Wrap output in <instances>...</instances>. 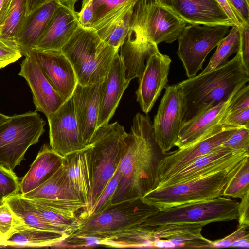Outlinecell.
<instances>
[{"instance_id":"obj_58","label":"cell","mask_w":249,"mask_h":249,"mask_svg":"<svg viewBox=\"0 0 249 249\" xmlns=\"http://www.w3.org/2000/svg\"><path fill=\"white\" fill-rule=\"evenodd\" d=\"M3 203H4L3 202H2V201H1V200H0V205H2V204H3Z\"/></svg>"},{"instance_id":"obj_35","label":"cell","mask_w":249,"mask_h":249,"mask_svg":"<svg viewBox=\"0 0 249 249\" xmlns=\"http://www.w3.org/2000/svg\"><path fill=\"white\" fill-rule=\"evenodd\" d=\"M249 192V156L242 161L237 171L227 183L223 196L242 198Z\"/></svg>"},{"instance_id":"obj_15","label":"cell","mask_w":249,"mask_h":249,"mask_svg":"<svg viewBox=\"0 0 249 249\" xmlns=\"http://www.w3.org/2000/svg\"><path fill=\"white\" fill-rule=\"evenodd\" d=\"M106 80L83 86L77 83L71 96L79 134L84 145H89L97 130L100 105Z\"/></svg>"},{"instance_id":"obj_33","label":"cell","mask_w":249,"mask_h":249,"mask_svg":"<svg viewBox=\"0 0 249 249\" xmlns=\"http://www.w3.org/2000/svg\"><path fill=\"white\" fill-rule=\"evenodd\" d=\"M240 42L239 27L232 26L228 34L217 46V49L207 66L199 74L209 72L224 65L231 55L239 52Z\"/></svg>"},{"instance_id":"obj_57","label":"cell","mask_w":249,"mask_h":249,"mask_svg":"<svg viewBox=\"0 0 249 249\" xmlns=\"http://www.w3.org/2000/svg\"><path fill=\"white\" fill-rule=\"evenodd\" d=\"M0 245H3V240L2 239V238L0 237Z\"/></svg>"},{"instance_id":"obj_43","label":"cell","mask_w":249,"mask_h":249,"mask_svg":"<svg viewBox=\"0 0 249 249\" xmlns=\"http://www.w3.org/2000/svg\"><path fill=\"white\" fill-rule=\"evenodd\" d=\"M220 123L230 127L249 128V108L225 114Z\"/></svg>"},{"instance_id":"obj_51","label":"cell","mask_w":249,"mask_h":249,"mask_svg":"<svg viewBox=\"0 0 249 249\" xmlns=\"http://www.w3.org/2000/svg\"><path fill=\"white\" fill-rule=\"evenodd\" d=\"M242 17L246 23L249 24V3L246 0H228Z\"/></svg>"},{"instance_id":"obj_19","label":"cell","mask_w":249,"mask_h":249,"mask_svg":"<svg viewBox=\"0 0 249 249\" xmlns=\"http://www.w3.org/2000/svg\"><path fill=\"white\" fill-rule=\"evenodd\" d=\"M163 1L187 24L235 26L216 0Z\"/></svg>"},{"instance_id":"obj_6","label":"cell","mask_w":249,"mask_h":249,"mask_svg":"<svg viewBox=\"0 0 249 249\" xmlns=\"http://www.w3.org/2000/svg\"><path fill=\"white\" fill-rule=\"evenodd\" d=\"M186 25L162 0H138L127 35L157 45L171 43L178 39Z\"/></svg>"},{"instance_id":"obj_27","label":"cell","mask_w":249,"mask_h":249,"mask_svg":"<svg viewBox=\"0 0 249 249\" xmlns=\"http://www.w3.org/2000/svg\"><path fill=\"white\" fill-rule=\"evenodd\" d=\"M63 159L50 146L44 144L20 182V193H28L44 183L62 165Z\"/></svg>"},{"instance_id":"obj_59","label":"cell","mask_w":249,"mask_h":249,"mask_svg":"<svg viewBox=\"0 0 249 249\" xmlns=\"http://www.w3.org/2000/svg\"><path fill=\"white\" fill-rule=\"evenodd\" d=\"M246 0V1H247L248 3H249V0Z\"/></svg>"},{"instance_id":"obj_46","label":"cell","mask_w":249,"mask_h":249,"mask_svg":"<svg viewBox=\"0 0 249 249\" xmlns=\"http://www.w3.org/2000/svg\"><path fill=\"white\" fill-rule=\"evenodd\" d=\"M239 30L240 42L238 53L241 55L245 68L249 71V24H244Z\"/></svg>"},{"instance_id":"obj_31","label":"cell","mask_w":249,"mask_h":249,"mask_svg":"<svg viewBox=\"0 0 249 249\" xmlns=\"http://www.w3.org/2000/svg\"><path fill=\"white\" fill-rule=\"evenodd\" d=\"M7 203L14 214L31 226L70 235L71 231L65 228L51 223L39 216L35 211L30 199L24 198L20 193L6 199Z\"/></svg>"},{"instance_id":"obj_16","label":"cell","mask_w":249,"mask_h":249,"mask_svg":"<svg viewBox=\"0 0 249 249\" xmlns=\"http://www.w3.org/2000/svg\"><path fill=\"white\" fill-rule=\"evenodd\" d=\"M171 61L169 56L162 54L159 50L148 58L136 92L137 101L144 113L150 111L165 87Z\"/></svg>"},{"instance_id":"obj_54","label":"cell","mask_w":249,"mask_h":249,"mask_svg":"<svg viewBox=\"0 0 249 249\" xmlns=\"http://www.w3.org/2000/svg\"><path fill=\"white\" fill-rule=\"evenodd\" d=\"M231 247H242L249 248V234L239 238L234 242Z\"/></svg>"},{"instance_id":"obj_20","label":"cell","mask_w":249,"mask_h":249,"mask_svg":"<svg viewBox=\"0 0 249 249\" xmlns=\"http://www.w3.org/2000/svg\"><path fill=\"white\" fill-rule=\"evenodd\" d=\"M204 226L198 223H179L153 226L158 239L156 248H213L212 241L202 235Z\"/></svg>"},{"instance_id":"obj_36","label":"cell","mask_w":249,"mask_h":249,"mask_svg":"<svg viewBox=\"0 0 249 249\" xmlns=\"http://www.w3.org/2000/svg\"><path fill=\"white\" fill-rule=\"evenodd\" d=\"M26 13L25 0H14L6 20L0 27V33L17 39L26 16Z\"/></svg>"},{"instance_id":"obj_41","label":"cell","mask_w":249,"mask_h":249,"mask_svg":"<svg viewBox=\"0 0 249 249\" xmlns=\"http://www.w3.org/2000/svg\"><path fill=\"white\" fill-rule=\"evenodd\" d=\"M102 238L95 236L69 235L54 247L57 248H93L102 245Z\"/></svg>"},{"instance_id":"obj_24","label":"cell","mask_w":249,"mask_h":249,"mask_svg":"<svg viewBox=\"0 0 249 249\" xmlns=\"http://www.w3.org/2000/svg\"><path fill=\"white\" fill-rule=\"evenodd\" d=\"M63 164L66 167L70 182L78 197L86 205L79 218L88 216L91 195L92 182L88 158L86 148L64 157Z\"/></svg>"},{"instance_id":"obj_53","label":"cell","mask_w":249,"mask_h":249,"mask_svg":"<svg viewBox=\"0 0 249 249\" xmlns=\"http://www.w3.org/2000/svg\"><path fill=\"white\" fill-rule=\"evenodd\" d=\"M51 0H25L26 7V15H30L41 6Z\"/></svg>"},{"instance_id":"obj_34","label":"cell","mask_w":249,"mask_h":249,"mask_svg":"<svg viewBox=\"0 0 249 249\" xmlns=\"http://www.w3.org/2000/svg\"><path fill=\"white\" fill-rule=\"evenodd\" d=\"M133 10V9L129 11L117 21L96 31L101 39L108 44L119 48L129 31Z\"/></svg>"},{"instance_id":"obj_30","label":"cell","mask_w":249,"mask_h":249,"mask_svg":"<svg viewBox=\"0 0 249 249\" xmlns=\"http://www.w3.org/2000/svg\"><path fill=\"white\" fill-rule=\"evenodd\" d=\"M157 240L153 227L141 224L102 238V246L115 248H156Z\"/></svg>"},{"instance_id":"obj_11","label":"cell","mask_w":249,"mask_h":249,"mask_svg":"<svg viewBox=\"0 0 249 249\" xmlns=\"http://www.w3.org/2000/svg\"><path fill=\"white\" fill-rule=\"evenodd\" d=\"M165 88L152 124L156 142L166 154L175 146L183 123L185 99L178 84Z\"/></svg>"},{"instance_id":"obj_56","label":"cell","mask_w":249,"mask_h":249,"mask_svg":"<svg viewBox=\"0 0 249 249\" xmlns=\"http://www.w3.org/2000/svg\"><path fill=\"white\" fill-rule=\"evenodd\" d=\"M10 118V116H8L0 113V125L9 120Z\"/></svg>"},{"instance_id":"obj_5","label":"cell","mask_w":249,"mask_h":249,"mask_svg":"<svg viewBox=\"0 0 249 249\" xmlns=\"http://www.w3.org/2000/svg\"><path fill=\"white\" fill-rule=\"evenodd\" d=\"M244 159L223 169L209 172L186 182L156 188L142 199L159 210H162L222 196L227 183L237 171Z\"/></svg>"},{"instance_id":"obj_1","label":"cell","mask_w":249,"mask_h":249,"mask_svg":"<svg viewBox=\"0 0 249 249\" xmlns=\"http://www.w3.org/2000/svg\"><path fill=\"white\" fill-rule=\"evenodd\" d=\"M165 154L157 144L149 117L133 120L126 151L118 167L120 178L111 204L142 198L159 184L158 167Z\"/></svg>"},{"instance_id":"obj_50","label":"cell","mask_w":249,"mask_h":249,"mask_svg":"<svg viewBox=\"0 0 249 249\" xmlns=\"http://www.w3.org/2000/svg\"><path fill=\"white\" fill-rule=\"evenodd\" d=\"M238 206V226L249 227V192L241 199Z\"/></svg>"},{"instance_id":"obj_7","label":"cell","mask_w":249,"mask_h":249,"mask_svg":"<svg viewBox=\"0 0 249 249\" xmlns=\"http://www.w3.org/2000/svg\"><path fill=\"white\" fill-rule=\"evenodd\" d=\"M159 210L142 198L110 204L98 213L79 218L78 228L70 235L107 238L141 225Z\"/></svg>"},{"instance_id":"obj_42","label":"cell","mask_w":249,"mask_h":249,"mask_svg":"<svg viewBox=\"0 0 249 249\" xmlns=\"http://www.w3.org/2000/svg\"><path fill=\"white\" fill-rule=\"evenodd\" d=\"M221 145L232 150H241L249 153V128H238Z\"/></svg>"},{"instance_id":"obj_60","label":"cell","mask_w":249,"mask_h":249,"mask_svg":"<svg viewBox=\"0 0 249 249\" xmlns=\"http://www.w3.org/2000/svg\"><path fill=\"white\" fill-rule=\"evenodd\" d=\"M163 0V1H165V0Z\"/></svg>"},{"instance_id":"obj_8","label":"cell","mask_w":249,"mask_h":249,"mask_svg":"<svg viewBox=\"0 0 249 249\" xmlns=\"http://www.w3.org/2000/svg\"><path fill=\"white\" fill-rule=\"evenodd\" d=\"M45 124L36 111H30L0 124V164L13 171L19 165L29 147L38 142Z\"/></svg>"},{"instance_id":"obj_12","label":"cell","mask_w":249,"mask_h":249,"mask_svg":"<svg viewBox=\"0 0 249 249\" xmlns=\"http://www.w3.org/2000/svg\"><path fill=\"white\" fill-rule=\"evenodd\" d=\"M238 128L220 123L195 143L166 153L158 167L159 184L221 145Z\"/></svg>"},{"instance_id":"obj_23","label":"cell","mask_w":249,"mask_h":249,"mask_svg":"<svg viewBox=\"0 0 249 249\" xmlns=\"http://www.w3.org/2000/svg\"><path fill=\"white\" fill-rule=\"evenodd\" d=\"M232 98L200 112L183 123L175 146L181 148L195 143L220 124Z\"/></svg>"},{"instance_id":"obj_49","label":"cell","mask_w":249,"mask_h":249,"mask_svg":"<svg viewBox=\"0 0 249 249\" xmlns=\"http://www.w3.org/2000/svg\"><path fill=\"white\" fill-rule=\"evenodd\" d=\"M216 1L235 26L241 27L246 23L228 0H216Z\"/></svg>"},{"instance_id":"obj_2","label":"cell","mask_w":249,"mask_h":249,"mask_svg":"<svg viewBox=\"0 0 249 249\" xmlns=\"http://www.w3.org/2000/svg\"><path fill=\"white\" fill-rule=\"evenodd\" d=\"M249 81L240 54L218 68L188 78L178 85L185 99L183 123L200 112L232 98Z\"/></svg>"},{"instance_id":"obj_21","label":"cell","mask_w":249,"mask_h":249,"mask_svg":"<svg viewBox=\"0 0 249 249\" xmlns=\"http://www.w3.org/2000/svg\"><path fill=\"white\" fill-rule=\"evenodd\" d=\"M79 26L77 12L60 4L33 48L60 50Z\"/></svg>"},{"instance_id":"obj_32","label":"cell","mask_w":249,"mask_h":249,"mask_svg":"<svg viewBox=\"0 0 249 249\" xmlns=\"http://www.w3.org/2000/svg\"><path fill=\"white\" fill-rule=\"evenodd\" d=\"M138 0H92L93 18L89 28L96 31L134 7Z\"/></svg>"},{"instance_id":"obj_40","label":"cell","mask_w":249,"mask_h":249,"mask_svg":"<svg viewBox=\"0 0 249 249\" xmlns=\"http://www.w3.org/2000/svg\"><path fill=\"white\" fill-rule=\"evenodd\" d=\"M120 178V174L117 169L92 207L88 216L100 213L111 204V198L117 187Z\"/></svg>"},{"instance_id":"obj_25","label":"cell","mask_w":249,"mask_h":249,"mask_svg":"<svg viewBox=\"0 0 249 249\" xmlns=\"http://www.w3.org/2000/svg\"><path fill=\"white\" fill-rule=\"evenodd\" d=\"M158 50L156 44L127 35L119 50L126 80L130 82L136 78L140 80L148 58Z\"/></svg>"},{"instance_id":"obj_22","label":"cell","mask_w":249,"mask_h":249,"mask_svg":"<svg viewBox=\"0 0 249 249\" xmlns=\"http://www.w3.org/2000/svg\"><path fill=\"white\" fill-rule=\"evenodd\" d=\"M129 83L125 79L123 65L118 53L113 60L106 79L101 99L97 128L108 124Z\"/></svg>"},{"instance_id":"obj_14","label":"cell","mask_w":249,"mask_h":249,"mask_svg":"<svg viewBox=\"0 0 249 249\" xmlns=\"http://www.w3.org/2000/svg\"><path fill=\"white\" fill-rule=\"evenodd\" d=\"M33 58L55 90L66 101L72 95L77 84L74 69L61 50L32 48L25 55Z\"/></svg>"},{"instance_id":"obj_28","label":"cell","mask_w":249,"mask_h":249,"mask_svg":"<svg viewBox=\"0 0 249 249\" xmlns=\"http://www.w3.org/2000/svg\"><path fill=\"white\" fill-rule=\"evenodd\" d=\"M59 5L58 0H53L26 16L17 37L22 55L34 48Z\"/></svg>"},{"instance_id":"obj_52","label":"cell","mask_w":249,"mask_h":249,"mask_svg":"<svg viewBox=\"0 0 249 249\" xmlns=\"http://www.w3.org/2000/svg\"><path fill=\"white\" fill-rule=\"evenodd\" d=\"M14 0H0V27L6 20Z\"/></svg>"},{"instance_id":"obj_9","label":"cell","mask_w":249,"mask_h":249,"mask_svg":"<svg viewBox=\"0 0 249 249\" xmlns=\"http://www.w3.org/2000/svg\"><path fill=\"white\" fill-rule=\"evenodd\" d=\"M239 202L231 198L218 197L213 199L186 203L159 210L142 225L157 226L179 223H198L204 225L238 219Z\"/></svg>"},{"instance_id":"obj_17","label":"cell","mask_w":249,"mask_h":249,"mask_svg":"<svg viewBox=\"0 0 249 249\" xmlns=\"http://www.w3.org/2000/svg\"><path fill=\"white\" fill-rule=\"evenodd\" d=\"M249 155V153L245 151L232 150L220 145L159 183L157 188L183 183L223 169Z\"/></svg>"},{"instance_id":"obj_47","label":"cell","mask_w":249,"mask_h":249,"mask_svg":"<svg viewBox=\"0 0 249 249\" xmlns=\"http://www.w3.org/2000/svg\"><path fill=\"white\" fill-rule=\"evenodd\" d=\"M248 228L245 226H238V229L231 234L223 239L212 241L213 248L231 247L234 242L249 233Z\"/></svg>"},{"instance_id":"obj_26","label":"cell","mask_w":249,"mask_h":249,"mask_svg":"<svg viewBox=\"0 0 249 249\" xmlns=\"http://www.w3.org/2000/svg\"><path fill=\"white\" fill-rule=\"evenodd\" d=\"M69 235L36 228L15 215L12 229L3 240V246L22 247H54Z\"/></svg>"},{"instance_id":"obj_4","label":"cell","mask_w":249,"mask_h":249,"mask_svg":"<svg viewBox=\"0 0 249 249\" xmlns=\"http://www.w3.org/2000/svg\"><path fill=\"white\" fill-rule=\"evenodd\" d=\"M128 143V133L115 122L97 128L86 146L92 182L89 215L118 168Z\"/></svg>"},{"instance_id":"obj_13","label":"cell","mask_w":249,"mask_h":249,"mask_svg":"<svg viewBox=\"0 0 249 249\" xmlns=\"http://www.w3.org/2000/svg\"><path fill=\"white\" fill-rule=\"evenodd\" d=\"M47 118L53 150L64 157L86 147L79 134L71 96Z\"/></svg>"},{"instance_id":"obj_18","label":"cell","mask_w":249,"mask_h":249,"mask_svg":"<svg viewBox=\"0 0 249 249\" xmlns=\"http://www.w3.org/2000/svg\"><path fill=\"white\" fill-rule=\"evenodd\" d=\"M25 56L18 74L28 82L36 110L48 117L65 101L53 88L36 61L29 55Z\"/></svg>"},{"instance_id":"obj_39","label":"cell","mask_w":249,"mask_h":249,"mask_svg":"<svg viewBox=\"0 0 249 249\" xmlns=\"http://www.w3.org/2000/svg\"><path fill=\"white\" fill-rule=\"evenodd\" d=\"M22 56L17 39L0 33V69L17 61Z\"/></svg>"},{"instance_id":"obj_48","label":"cell","mask_w":249,"mask_h":249,"mask_svg":"<svg viewBox=\"0 0 249 249\" xmlns=\"http://www.w3.org/2000/svg\"><path fill=\"white\" fill-rule=\"evenodd\" d=\"M77 15L79 25L89 28L93 18L92 0H83L81 10Z\"/></svg>"},{"instance_id":"obj_38","label":"cell","mask_w":249,"mask_h":249,"mask_svg":"<svg viewBox=\"0 0 249 249\" xmlns=\"http://www.w3.org/2000/svg\"><path fill=\"white\" fill-rule=\"evenodd\" d=\"M20 193V182L13 170L0 164V200L4 201Z\"/></svg>"},{"instance_id":"obj_55","label":"cell","mask_w":249,"mask_h":249,"mask_svg":"<svg viewBox=\"0 0 249 249\" xmlns=\"http://www.w3.org/2000/svg\"><path fill=\"white\" fill-rule=\"evenodd\" d=\"M79 0H58L60 4L64 5L72 11L75 10V5Z\"/></svg>"},{"instance_id":"obj_29","label":"cell","mask_w":249,"mask_h":249,"mask_svg":"<svg viewBox=\"0 0 249 249\" xmlns=\"http://www.w3.org/2000/svg\"><path fill=\"white\" fill-rule=\"evenodd\" d=\"M21 195L24 198L31 199L80 200L70 182L63 163L44 183L28 193L21 194Z\"/></svg>"},{"instance_id":"obj_3","label":"cell","mask_w":249,"mask_h":249,"mask_svg":"<svg viewBox=\"0 0 249 249\" xmlns=\"http://www.w3.org/2000/svg\"><path fill=\"white\" fill-rule=\"evenodd\" d=\"M119 50L102 40L94 30L79 25L60 50L71 62L77 83L87 86L106 79Z\"/></svg>"},{"instance_id":"obj_10","label":"cell","mask_w":249,"mask_h":249,"mask_svg":"<svg viewBox=\"0 0 249 249\" xmlns=\"http://www.w3.org/2000/svg\"><path fill=\"white\" fill-rule=\"evenodd\" d=\"M225 25L187 24L178 38L177 53L188 78L196 75L209 53L229 31Z\"/></svg>"},{"instance_id":"obj_37","label":"cell","mask_w":249,"mask_h":249,"mask_svg":"<svg viewBox=\"0 0 249 249\" xmlns=\"http://www.w3.org/2000/svg\"><path fill=\"white\" fill-rule=\"evenodd\" d=\"M30 200L36 213L46 221L69 229L71 232L78 228L80 222V219L78 217L72 218L63 216L36 203L32 199Z\"/></svg>"},{"instance_id":"obj_44","label":"cell","mask_w":249,"mask_h":249,"mask_svg":"<svg viewBox=\"0 0 249 249\" xmlns=\"http://www.w3.org/2000/svg\"><path fill=\"white\" fill-rule=\"evenodd\" d=\"M15 218V215L7 203L0 205V236L3 243L12 229Z\"/></svg>"},{"instance_id":"obj_45","label":"cell","mask_w":249,"mask_h":249,"mask_svg":"<svg viewBox=\"0 0 249 249\" xmlns=\"http://www.w3.org/2000/svg\"><path fill=\"white\" fill-rule=\"evenodd\" d=\"M249 108V86L246 84L234 95L226 114Z\"/></svg>"}]
</instances>
